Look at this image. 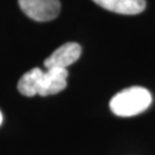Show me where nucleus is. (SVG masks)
<instances>
[{"instance_id": "1", "label": "nucleus", "mask_w": 155, "mask_h": 155, "mask_svg": "<svg viewBox=\"0 0 155 155\" xmlns=\"http://www.w3.org/2000/svg\"><path fill=\"white\" fill-rule=\"evenodd\" d=\"M152 104V94L141 86L127 87L118 92L109 102L111 111L121 117H131L141 114Z\"/></svg>"}, {"instance_id": "2", "label": "nucleus", "mask_w": 155, "mask_h": 155, "mask_svg": "<svg viewBox=\"0 0 155 155\" xmlns=\"http://www.w3.org/2000/svg\"><path fill=\"white\" fill-rule=\"evenodd\" d=\"M18 5L25 15L38 22L54 20L61 9L59 0H18Z\"/></svg>"}, {"instance_id": "3", "label": "nucleus", "mask_w": 155, "mask_h": 155, "mask_svg": "<svg viewBox=\"0 0 155 155\" xmlns=\"http://www.w3.org/2000/svg\"><path fill=\"white\" fill-rule=\"evenodd\" d=\"M82 54V47L77 43H67L55 50L44 61L46 69H66L68 66L72 64L78 60Z\"/></svg>"}, {"instance_id": "4", "label": "nucleus", "mask_w": 155, "mask_h": 155, "mask_svg": "<svg viewBox=\"0 0 155 155\" xmlns=\"http://www.w3.org/2000/svg\"><path fill=\"white\" fill-rule=\"evenodd\" d=\"M67 77L68 71L67 69H46V71L43 72V76L40 79L38 95L46 97L61 92L67 86Z\"/></svg>"}, {"instance_id": "5", "label": "nucleus", "mask_w": 155, "mask_h": 155, "mask_svg": "<svg viewBox=\"0 0 155 155\" xmlns=\"http://www.w3.org/2000/svg\"><path fill=\"white\" fill-rule=\"evenodd\" d=\"M97 5L117 14L134 15L146 8L145 0H93Z\"/></svg>"}, {"instance_id": "6", "label": "nucleus", "mask_w": 155, "mask_h": 155, "mask_svg": "<svg viewBox=\"0 0 155 155\" xmlns=\"http://www.w3.org/2000/svg\"><path fill=\"white\" fill-rule=\"evenodd\" d=\"M43 72L44 71L39 68H33L30 71L25 72L17 84V89L20 91V93H22L25 97L37 95Z\"/></svg>"}, {"instance_id": "7", "label": "nucleus", "mask_w": 155, "mask_h": 155, "mask_svg": "<svg viewBox=\"0 0 155 155\" xmlns=\"http://www.w3.org/2000/svg\"><path fill=\"white\" fill-rule=\"evenodd\" d=\"M1 123H2V114H1V111H0V125H1Z\"/></svg>"}]
</instances>
